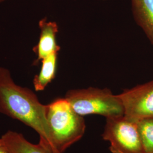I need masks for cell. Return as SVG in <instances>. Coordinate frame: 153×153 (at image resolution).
I'll use <instances>...</instances> for the list:
<instances>
[{"label": "cell", "instance_id": "11", "mask_svg": "<svg viewBox=\"0 0 153 153\" xmlns=\"http://www.w3.org/2000/svg\"><path fill=\"white\" fill-rule=\"evenodd\" d=\"M0 153H10L7 148H6L1 138H0Z\"/></svg>", "mask_w": 153, "mask_h": 153}, {"label": "cell", "instance_id": "9", "mask_svg": "<svg viewBox=\"0 0 153 153\" xmlns=\"http://www.w3.org/2000/svg\"><path fill=\"white\" fill-rule=\"evenodd\" d=\"M58 53H55L41 60L42 68L33 80V85L36 91H43L52 82L56 76Z\"/></svg>", "mask_w": 153, "mask_h": 153}, {"label": "cell", "instance_id": "3", "mask_svg": "<svg viewBox=\"0 0 153 153\" xmlns=\"http://www.w3.org/2000/svg\"><path fill=\"white\" fill-rule=\"evenodd\" d=\"M65 98L79 115H99L106 119L124 116L125 110L119 94L115 95L107 88L73 89Z\"/></svg>", "mask_w": 153, "mask_h": 153}, {"label": "cell", "instance_id": "4", "mask_svg": "<svg viewBox=\"0 0 153 153\" xmlns=\"http://www.w3.org/2000/svg\"><path fill=\"white\" fill-rule=\"evenodd\" d=\"M102 137L112 153H143L137 122L124 116L106 119Z\"/></svg>", "mask_w": 153, "mask_h": 153}, {"label": "cell", "instance_id": "10", "mask_svg": "<svg viewBox=\"0 0 153 153\" xmlns=\"http://www.w3.org/2000/svg\"><path fill=\"white\" fill-rule=\"evenodd\" d=\"M143 153H153V118L137 121Z\"/></svg>", "mask_w": 153, "mask_h": 153}, {"label": "cell", "instance_id": "1", "mask_svg": "<svg viewBox=\"0 0 153 153\" xmlns=\"http://www.w3.org/2000/svg\"><path fill=\"white\" fill-rule=\"evenodd\" d=\"M0 112L33 128L38 133L40 143L52 153H60L49 129L47 105L42 104L30 89L17 85L4 67H0Z\"/></svg>", "mask_w": 153, "mask_h": 153}, {"label": "cell", "instance_id": "12", "mask_svg": "<svg viewBox=\"0 0 153 153\" xmlns=\"http://www.w3.org/2000/svg\"><path fill=\"white\" fill-rule=\"evenodd\" d=\"M6 0H0V3H1V2H4V1H5Z\"/></svg>", "mask_w": 153, "mask_h": 153}, {"label": "cell", "instance_id": "2", "mask_svg": "<svg viewBox=\"0 0 153 153\" xmlns=\"http://www.w3.org/2000/svg\"><path fill=\"white\" fill-rule=\"evenodd\" d=\"M47 119L55 146L60 153L82 138L86 131L83 116L73 109L65 98L47 105Z\"/></svg>", "mask_w": 153, "mask_h": 153}, {"label": "cell", "instance_id": "8", "mask_svg": "<svg viewBox=\"0 0 153 153\" xmlns=\"http://www.w3.org/2000/svg\"><path fill=\"white\" fill-rule=\"evenodd\" d=\"M1 138L10 153H52L41 143L33 144L16 131H9Z\"/></svg>", "mask_w": 153, "mask_h": 153}, {"label": "cell", "instance_id": "5", "mask_svg": "<svg viewBox=\"0 0 153 153\" xmlns=\"http://www.w3.org/2000/svg\"><path fill=\"white\" fill-rule=\"evenodd\" d=\"M119 95L126 118L136 122L153 118V80L125 90Z\"/></svg>", "mask_w": 153, "mask_h": 153}, {"label": "cell", "instance_id": "6", "mask_svg": "<svg viewBox=\"0 0 153 153\" xmlns=\"http://www.w3.org/2000/svg\"><path fill=\"white\" fill-rule=\"evenodd\" d=\"M40 36L38 43L33 47L37 59L35 64L45 57L55 53H59L60 47L57 44L56 36L59 28L56 22L48 21L46 18L39 22Z\"/></svg>", "mask_w": 153, "mask_h": 153}, {"label": "cell", "instance_id": "7", "mask_svg": "<svg viewBox=\"0 0 153 153\" xmlns=\"http://www.w3.org/2000/svg\"><path fill=\"white\" fill-rule=\"evenodd\" d=\"M133 14L153 45V0H131Z\"/></svg>", "mask_w": 153, "mask_h": 153}]
</instances>
